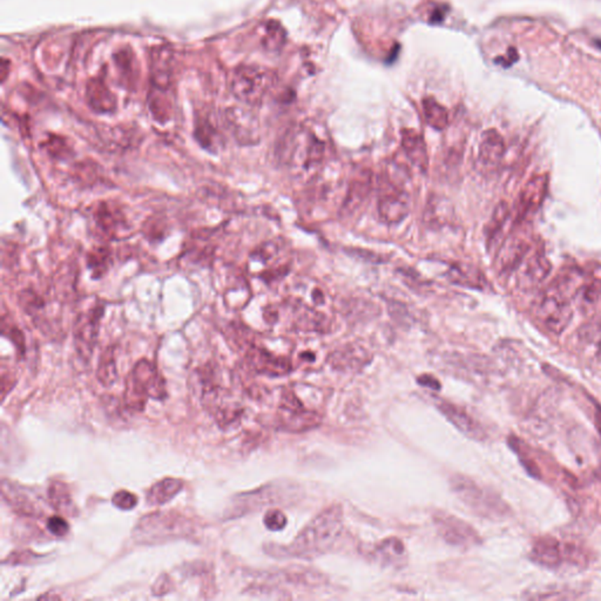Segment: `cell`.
Listing matches in <instances>:
<instances>
[{
  "label": "cell",
  "mask_w": 601,
  "mask_h": 601,
  "mask_svg": "<svg viewBox=\"0 0 601 601\" xmlns=\"http://www.w3.org/2000/svg\"><path fill=\"white\" fill-rule=\"evenodd\" d=\"M343 532V511L331 505L319 512L296 538L286 546H272L269 551L277 558L314 559L333 548Z\"/></svg>",
  "instance_id": "cell-1"
},
{
  "label": "cell",
  "mask_w": 601,
  "mask_h": 601,
  "mask_svg": "<svg viewBox=\"0 0 601 601\" xmlns=\"http://www.w3.org/2000/svg\"><path fill=\"white\" fill-rule=\"evenodd\" d=\"M281 163L297 172L312 173L324 163L326 156V142L307 127L290 130L277 149Z\"/></svg>",
  "instance_id": "cell-2"
},
{
  "label": "cell",
  "mask_w": 601,
  "mask_h": 601,
  "mask_svg": "<svg viewBox=\"0 0 601 601\" xmlns=\"http://www.w3.org/2000/svg\"><path fill=\"white\" fill-rule=\"evenodd\" d=\"M450 488L467 509L482 518L497 520L509 514V506L499 496L467 476L453 475L450 478Z\"/></svg>",
  "instance_id": "cell-3"
},
{
  "label": "cell",
  "mask_w": 601,
  "mask_h": 601,
  "mask_svg": "<svg viewBox=\"0 0 601 601\" xmlns=\"http://www.w3.org/2000/svg\"><path fill=\"white\" fill-rule=\"evenodd\" d=\"M148 397L166 399V383L152 363L147 359H141L135 364L126 378L123 399L128 409L140 413L145 409Z\"/></svg>",
  "instance_id": "cell-4"
},
{
  "label": "cell",
  "mask_w": 601,
  "mask_h": 601,
  "mask_svg": "<svg viewBox=\"0 0 601 601\" xmlns=\"http://www.w3.org/2000/svg\"><path fill=\"white\" fill-rule=\"evenodd\" d=\"M193 525L184 516L173 512L148 514L139 522L133 536L139 543H159L165 540L187 537Z\"/></svg>",
  "instance_id": "cell-5"
},
{
  "label": "cell",
  "mask_w": 601,
  "mask_h": 601,
  "mask_svg": "<svg viewBox=\"0 0 601 601\" xmlns=\"http://www.w3.org/2000/svg\"><path fill=\"white\" fill-rule=\"evenodd\" d=\"M276 73L261 66L244 65L235 69L232 92L235 98L247 105H258L275 86Z\"/></svg>",
  "instance_id": "cell-6"
},
{
  "label": "cell",
  "mask_w": 601,
  "mask_h": 601,
  "mask_svg": "<svg viewBox=\"0 0 601 601\" xmlns=\"http://www.w3.org/2000/svg\"><path fill=\"white\" fill-rule=\"evenodd\" d=\"M538 315L548 331L560 335L569 326L573 316L567 288H562L560 283H553L547 288L540 300Z\"/></svg>",
  "instance_id": "cell-7"
},
{
  "label": "cell",
  "mask_w": 601,
  "mask_h": 601,
  "mask_svg": "<svg viewBox=\"0 0 601 601\" xmlns=\"http://www.w3.org/2000/svg\"><path fill=\"white\" fill-rule=\"evenodd\" d=\"M530 557L538 565L548 569H559L565 565L581 566L585 562V554L576 545L562 543L553 538L537 540Z\"/></svg>",
  "instance_id": "cell-8"
},
{
  "label": "cell",
  "mask_w": 601,
  "mask_h": 601,
  "mask_svg": "<svg viewBox=\"0 0 601 601\" xmlns=\"http://www.w3.org/2000/svg\"><path fill=\"white\" fill-rule=\"evenodd\" d=\"M105 305L102 302L95 300L78 315L74 326V342H76V352L81 359L90 361L95 350L97 340H98L100 319L104 315Z\"/></svg>",
  "instance_id": "cell-9"
},
{
  "label": "cell",
  "mask_w": 601,
  "mask_h": 601,
  "mask_svg": "<svg viewBox=\"0 0 601 601\" xmlns=\"http://www.w3.org/2000/svg\"><path fill=\"white\" fill-rule=\"evenodd\" d=\"M432 518L439 536L449 545L469 548L482 541L479 533L469 523L453 514L438 511Z\"/></svg>",
  "instance_id": "cell-10"
},
{
  "label": "cell",
  "mask_w": 601,
  "mask_h": 601,
  "mask_svg": "<svg viewBox=\"0 0 601 601\" xmlns=\"http://www.w3.org/2000/svg\"><path fill=\"white\" fill-rule=\"evenodd\" d=\"M298 489L295 484L290 483H274L265 488L257 490L255 492L247 493L240 498L239 509L241 510H255L262 505L281 504L283 502L296 499Z\"/></svg>",
  "instance_id": "cell-11"
},
{
  "label": "cell",
  "mask_w": 601,
  "mask_h": 601,
  "mask_svg": "<svg viewBox=\"0 0 601 601\" xmlns=\"http://www.w3.org/2000/svg\"><path fill=\"white\" fill-rule=\"evenodd\" d=\"M410 213L409 194L397 185H390L384 189L378 200V214L388 225H397Z\"/></svg>",
  "instance_id": "cell-12"
},
{
  "label": "cell",
  "mask_w": 601,
  "mask_h": 601,
  "mask_svg": "<svg viewBox=\"0 0 601 601\" xmlns=\"http://www.w3.org/2000/svg\"><path fill=\"white\" fill-rule=\"evenodd\" d=\"M548 191V177L546 174L534 175L526 182L519 195L517 212L519 221L533 216L543 206Z\"/></svg>",
  "instance_id": "cell-13"
},
{
  "label": "cell",
  "mask_w": 601,
  "mask_h": 601,
  "mask_svg": "<svg viewBox=\"0 0 601 601\" xmlns=\"http://www.w3.org/2000/svg\"><path fill=\"white\" fill-rule=\"evenodd\" d=\"M436 406L439 410V413H442L457 430H460L469 438L476 439V441L485 439V431L482 425L471 416L467 410L444 399L436 401Z\"/></svg>",
  "instance_id": "cell-14"
},
{
  "label": "cell",
  "mask_w": 601,
  "mask_h": 601,
  "mask_svg": "<svg viewBox=\"0 0 601 601\" xmlns=\"http://www.w3.org/2000/svg\"><path fill=\"white\" fill-rule=\"evenodd\" d=\"M517 275V284L523 290H532L547 279L552 270V265L547 257L541 254H536L532 256L524 258L520 263Z\"/></svg>",
  "instance_id": "cell-15"
},
{
  "label": "cell",
  "mask_w": 601,
  "mask_h": 601,
  "mask_svg": "<svg viewBox=\"0 0 601 601\" xmlns=\"http://www.w3.org/2000/svg\"><path fill=\"white\" fill-rule=\"evenodd\" d=\"M174 71V53L170 46L160 45L153 48L151 53V76L152 81L160 90L170 86Z\"/></svg>",
  "instance_id": "cell-16"
},
{
  "label": "cell",
  "mask_w": 601,
  "mask_h": 601,
  "mask_svg": "<svg viewBox=\"0 0 601 601\" xmlns=\"http://www.w3.org/2000/svg\"><path fill=\"white\" fill-rule=\"evenodd\" d=\"M92 215L97 228L100 229V232L107 237L114 239L127 229L125 215L113 203L106 201L98 203Z\"/></svg>",
  "instance_id": "cell-17"
},
{
  "label": "cell",
  "mask_w": 601,
  "mask_h": 601,
  "mask_svg": "<svg viewBox=\"0 0 601 601\" xmlns=\"http://www.w3.org/2000/svg\"><path fill=\"white\" fill-rule=\"evenodd\" d=\"M505 156V142L499 132L488 130L484 132L479 142L478 160L486 168L499 166Z\"/></svg>",
  "instance_id": "cell-18"
},
{
  "label": "cell",
  "mask_w": 601,
  "mask_h": 601,
  "mask_svg": "<svg viewBox=\"0 0 601 601\" xmlns=\"http://www.w3.org/2000/svg\"><path fill=\"white\" fill-rule=\"evenodd\" d=\"M286 403L283 404V422L286 424V427L293 430V431H302V430H308L312 427H316L319 424V418L315 413L307 411L303 409V406L300 403L295 402V399H290V396H284Z\"/></svg>",
  "instance_id": "cell-19"
},
{
  "label": "cell",
  "mask_w": 601,
  "mask_h": 601,
  "mask_svg": "<svg viewBox=\"0 0 601 601\" xmlns=\"http://www.w3.org/2000/svg\"><path fill=\"white\" fill-rule=\"evenodd\" d=\"M529 248L527 240L523 236H512L507 240L505 244L502 247L498 256V267L500 272H509L518 268L520 263L524 261V258H526Z\"/></svg>",
  "instance_id": "cell-20"
},
{
  "label": "cell",
  "mask_w": 601,
  "mask_h": 601,
  "mask_svg": "<svg viewBox=\"0 0 601 601\" xmlns=\"http://www.w3.org/2000/svg\"><path fill=\"white\" fill-rule=\"evenodd\" d=\"M247 357L257 373L279 376L290 370V363L286 359L276 357L265 349L253 347L248 350Z\"/></svg>",
  "instance_id": "cell-21"
},
{
  "label": "cell",
  "mask_w": 601,
  "mask_h": 601,
  "mask_svg": "<svg viewBox=\"0 0 601 601\" xmlns=\"http://www.w3.org/2000/svg\"><path fill=\"white\" fill-rule=\"evenodd\" d=\"M402 146L413 166L425 173L429 168V154L423 135L415 130H403Z\"/></svg>",
  "instance_id": "cell-22"
},
{
  "label": "cell",
  "mask_w": 601,
  "mask_h": 601,
  "mask_svg": "<svg viewBox=\"0 0 601 601\" xmlns=\"http://www.w3.org/2000/svg\"><path fill=\"white\" fill-rule=\"evenodd\" d=\"M371 188H373L371 174L369 172H362L349 187L345 203L342 207V213H345V215H352V213H355L356 210L359 209L363 203L366 202Z\"/></svg>",
  "instance_id": "cell-23"
},
{
  "label": "cell",
  "mask_w": 601,
  "mask_h": 601,
  "mask_svg": "<svg viewBox=\"0 0 601 601\" xmlns=\"http://www.w3.org/2000/svg\"><path fill=\"white\" fill-rule=\"evenodd\" d=\"M448 279L458 286L484 290L488 286L485 276L475 265L467 263H453L448 272Z\"/></svg>",
  "instance_id": "cell-24"
},
{
  "label": "cell",
  "mask_w": 601,
  "mask_h": 601,
  "mask_svg": "<svg viewBox=\"0 0 601 601\" xmlns=\"http://www.w3.org/2000/svg\"><path fill=\"white\" fill-rule=\"evenodd\" d=\"M370 356L366 349L356 345L340 347L330 355L329 361L336 368H355L369 362Z\"/></svg>",
  "instance_id": "cell-25"
},
{
  "label": "cell",
  "mask_w": 601,
  "mask_h": 601,
  "mask_svg": "<svg viewBox=\"0 0 601 601\" xmlns=\"http://www.w3.org/2000/svg\"><path fill=\"white\" fill-rule=\"evenodd\" d=\"M184 488V482L178 478H165L156 483L147 492V504L151 506H159L173 499Z\"/></svg>",
  "instance_id": "cell-26"
},
{
  "label": "cell",
  "mask_w": 601,
  "mask_h": 601,
  "mask_svg": "<svg viewBox=\"0 0 601 601\" xmlns=\"http://www.w3.org/2000/svg\"><path fill=\"white\" fill-rule=\"evenodd\" d=\"M297 328L307 331H317V333H326L329 330L330 321L322 312H317L314 308L303 307L302 312L297 314Z\"/></svg>",
  "instance_id": "cell-27"
},
{
  "label": "cell",
  "mask_w": 601,
  "mask_h": 601,
  "mask_svg": "<svg viewBox=\"0 0 601 601\" xmlns=\"http://www.w3.org/2000/svg\"><path fill=\"white\" fill-rule=\"evenodd\" d=\"M88 99L92 109L97 112L109 113L116 109V100L112 93L98 81L88 85Z\"/></svg>",
  "instance_id": "cell-28"
},
{
  "label": "cell",
  "mask_w": 601,
  "mask_h": 601,
  "mask_svg": "<svg viewBox=\"0 0 601 601\" xmlns=\"http://www.w3.org/2000/svg\"><path fill=\"white\" fill-rule=\"evenodd\" d=\"M48 500L51 506L60 513L73 516L76 513V507L73 505L72 497L66 484L59 481L52 483L48 488Z\"/></svg>",
  "instance_id": "cell-29"
},
{
  "label": "cell",
  "mask_w": 601,
  "mask_h": 601,
  "mask_svg": "<svg viewBox=\"0 0 601 601\" xmlns=\"http://www.w3.org/2000/svg\"><path fill=\"white\" fill-rule=\"evenodd\" d=\"M423 112L427 125L437 131L445 130L449 125V112L444 106L441 105L435 98H425L423 100Z\"/></svg>",
  "instance_id": "cell-30"
},
{
  "label": "cell",
  "mask_w": 601,
  "mask_h": 601,
  "mask_svg": "<svg viewBox=\"0 0 601 601\" xmlns=\"http://www.w3.org/2000/svg\"><path fill=\"white\" fill-rule=\"evenodd\" d=\"M286 33L283 26L275 20L265 22L262 36V45L265 50L277 52L286 44Z\"/></svg>",
  "instance_id": "cell-31"
},
{
  "label": "cell",
  "mask_w": 601,
  "mask_h": 601,
  "mask_svg": "<svg viewBox=\"0 0 601 601\" xmlns=\"http://www.w3.org/2000/svg\"><path fill=\"white\" fill-rule=\"evenodd\" d=\"M97 378L105 387H111L112 384L116 383V378H118V371H116L114 349L112 347L107 349L99 359Z\"/></svg>",
  "instance_id": "cell-32"
},
{
  "label": "cell",
  "mask_w": 601,
  "mask_h": 601,
  "mask_svg": "<svg viewBox=\"0 0 601 601\" xmlns=\"http://www.w3.org/2000/svg\"><path fill=\"white\" fill-rule=\"evenodd\" d=\"M88 265L92 272V279H100L111 265V251L109 248H93L88 254Z\"/></svg>",
  "instance_id": "cell-33"
},
{
  "label": "cell",
  "mask_w": 601,
  "mask_h": 601,
  "mask_svg": "<svg viewBox=\"0 0 601 601\" xmlns=\"http://www.w3.org/2000/svg\"><path fill=\"white\" fill-rule=\"evenodd\" d=\"M377 554L387 562H399L406 554V548L399 538L392 537V538H388V539L383 540L382 543L378 544Z\"/></svg>",
  "instance_id": "cell-34"
},
{
  "label": "cell",
  "mask_w": 601,
  "mask_h": 601,
  "mask_svg": "<svg viewBox=\"0 0 601 601\" xmlns=\"http://www.w3.org/2000/svg\"><path fill=\"white\" fill-rule=\"evenodd\" d=\"M509 216H510L509 206H507L506 202L502 201L496 207V209L493 212L491 221H490L489 228H488V239H489V241H495L497 236L499 235Z\"/></svg>",
  "instance_id": "cell-35"
},
{
  "label": "cell",
  "mask_w": 601,
  "mask_h": 601,
  "mask_svg": "<svg viewBox=\"0 0 601 601\" xmlns=\"http://www.w3.org/2000/svg\"><path fill=\"white\" fill-rule=\"evenodd\" d=\"M48 154L58 160H65L71 156L72 149L69 148L65 139L59 138V137H51L48 140L43 144Z\"/></svg>",
  "instance_id": "cell-36"
},
{
  "label": "cell",
  "mask_w": 601,
  "mask_h": 601,
  "mask_svg": "<svg viewBox=\"0 0 601 601\" xmlns=\"http://www.w3.org/2000/svg\"><path fill=\"white\" fill-rule=\"evenodd\" d=\"M112 503L120 510L128 511L138 505L139 499L134 493L130 492L127 490H120L113 496Z\"/></svg>",
  "instance_id": "cell-37"
},
{
  "label": "cell",
  "mask_w": 601,
  "mask_h": 601,
  "mask_svg": "<svg viewBox=\"0 0 601 601\" xmlns=\"http://www.w3.org/2000/svg\"><path fill=\"white\" fill-rule=\"evenodd\" d=\"M286 522L288 520H286V514L277 509H270L267 511L263 518L265 527L270 531H281L286 527Z\"/></svg>",
  "instance_id": "cell-38"
},
{
  "label": "cell",
  "mask_w": 601,
  "mask_h": 601,
  "mask_svg": "<svg viewBox=\"0 0 601 601\" xmlns=\"http://www.w3.org/2000/svg\"><path fill=\"white\" fill-rule=\"evenodd\" d=\"M48 532L55 537H65L69 531V523L60 516H53L48 520Z\"/></svg>",
  "instance_id": "cell-39"
},
{
  "label": "cell",
  "mask_w": 601,
  "mask_h": 601,
  "mask_svg": "<svg viewBox=\"0 0 601 601\" xmlns=\"http://www.w3.org/2000/svg\"><path fill=\"white\" fill-rule=\"evenodd\" d=\"M3 326H8V333L6 331H3L5 336L8 335V338H11L12 342H13V345L17 347L18 350L20 352H24V348H25V340H24V335H22V331L18 329V328H15L13 326H8L5 323V321H3Z\"/></svg>",
  "instance_id": "cell-40"
},
{
  "label": "cell",
  "mask_w": 601,
  "mask_h": 601,
  "mask_svg": "<svg viewBox=\"0 0 601 601\" xmlns=\"http://www.w3.org/2000/svg\"><path fill=\"white\" fill-rule=\"evenodd\" d=\"M352 256H357L363 258L364 261L371 262V263H380L382 262V256L380 255H377V254L373 253V251H368L366 249H350L348 251Z\"/></svg>",
  "instance_id": "cell-41"
},
{
  "label": "cell",
  "mask_w": 601,
  "mask_h": 601,
  "mask_svg": "<svg viewBox=\"0 0 601 601\" xmlns=\"http://www.w3.org/2000/svg\"><path fill=\"white\" fill-rule=\"evenodd\" d=\"M417 383L420 384L424 388L430 389L434 392H437L441 389V382L432 375H422L417 378Z\"/></svg>",
  "instance_id": "cell-42"
},
{
  "label": "cell",
  "mask_w": 601,
  "mask_h": 601,
  "mask_svg": "<svg viewBox=\"0 0 601 601\" xmlns=\"http://www.w3.org/2000/svg\"><path fill=\"white\" fill-rule=\"evenodd\" d=\"M597 354L601 356V337L599 342H597Z\"/></svg>",
  "instance_id": "cell-43"
},
{
  "label": "cell",
  "mask_w": 601,
  "mask_h": 601,
  "mask_svg": "<svg viewBox=\"0 0 601 601\" xmlns=\"http://www.w3.org/2000/svg\"><path fill=\"white\" fill-rule=\"evenodd\" d=\"M600 423H601V415H600Z\"/></svg>",
  "instance_id": "cell-44"
}]
</instances>
